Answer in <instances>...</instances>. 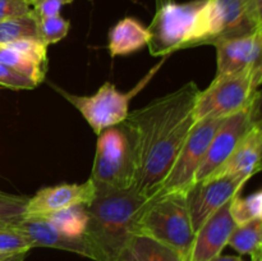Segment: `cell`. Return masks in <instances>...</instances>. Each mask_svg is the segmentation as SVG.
<instances>
[{
	"mask_svg": "<svg viewBox=\"0 0 262 261\" xmlns=\"http://www.w3.org/2000/svg\"><path fill=\"white\" fill-rule=\"evenodd\" d=\"M199 94V86L187 82L176 91L129 112L123 120L135 145V189L146 199L160 189L197 122L194 106Z\"/></svg>",
	"mask_w": 262,
	"mask_h": 261,
	"instance_id": "obj_1",
	"label": "cell"
},
{
	"mask_svg": "<svg viewBox=\"0 0 262 261\" xmlns=\"http://www.w3.org/2000/svg\"><path fill=\"white\" fill-rule=\"evenodd\" d=\"M146 201L135 188L96 186L95 197L86 206L89 223L83 234L95 261H115L136 234V217Z\"/></svg>",
	"mask_w": 262,
	"mask_h": 261,
	"instance_id": "obj_2",
	"label": "cell"
},
{
	"mask_svg": "<svg viewBox=\"0 0 262 261\" xmlns=\"http://www.w3.org/2000/svg\"><path fill=\"white\" fill-rule=\"evenodd\" d=\"M136 234H143L188 257L194 241L186 194H156L145 202L136 217Z\"/></svg>",
	"mask_w": 262,
	"mask_h": 261,
	"instance_id": "obj_3",
	"label": "cell"
},
{
	"mask_svg": "<svg viewBox=\"0 0 262 261\" xmlns=\"http://www.w3.org/2000/svg\"><path fill=\"white\" fill-rule=\"evenodd\" d=\"M262 66L215 76L209 87L200 90L194 106L196 120L223 119L246 109L260 100Z\"/></svg>",
	"mask_w": 262,
	"mask_h": 261,
	"instance_id": "obj_4",
	"label": "cell"
},
{
	"mask_svg": "<svg viewBox=\"0 0 262 261\" xmlns=\"http://www.w3.org/2000/svg\"><path fill=\"white\" fill-rule=\"evenodd\" d=\"M90 179L96 186L135 188V145L132 133L123 122L97 135L96 154Z\"/></svg>",
	"mask_w": 262,
	"mask_h": 261,
	"instance_id": "obj_5",
	"label": "cell"
},
{
	"mask_svg": "<svg viewBox=\"0 0 262 261\" xmlns=\"http://www.w3.org/2000/svg\"><path fill=\"white\" fill-rule=\"evenodd\" d=\"M205 0L166 3L158 8L147 30V46L154 56H165L177 50L188 49L192 41L194 20Z\"/></svg>",
	"mask_w": 262,
	"mask_h": 261,
	"instance_id": "obj_6",
	"label": "cell"
},
{
	"mask_svg": "<svg viewBox=\"0 0 262 261\" xmlns=\"http://www.w3.org/2000/svg\"><path fill=\"white\" fill-rule=\"evenodd\" d=\"M257 28L247 18L242 0H205L194 20L188 49L214 45L223 38L247 35Z\"/></svg>",
	"mask_w": 262,
	"mask_h": 261,
	"instance_id": "obj_7",
	"label": "cell"
},
{
	"mask_svg": "<svg viewBox=\"0 0 262 261\" xmlns=\"http://www.w3.org/2000/svg\"><path fill=\"white\" fill-rule=\"evenodd\" d=\"M154 72L145 78L142 83L129 92L119 91L112 82H105L94 95L90 96L69 94L59 87H55V90L81 113L82 117L91 125L92 130L99 135L106 128L120 124L128 117L130 99L145 86L148 78L152 77Z\"/></svg>",
	"mask_w": 262,
	"mask_h": 261,
	"instance_id": "obj_8",
	"label": "cell"
},
{
	"mask_svg": "<svg viewBox=\"0 0 262 261\" xmlns=\"http://www.w3.org/2000/svg\"><path fill=\"white\" fill-rule=\"evenodd\" d=\"M223 120L224 118H206L194 123L173 166L156 194L187 193V191L194 184L196 173L206 155L210 141Z\"/></svg>",
	"mask_w": 262,
	"mask_h": 261,
	"instance_id": "obj_9",
	"label": "cell"
},
{
	"mask_svg": "<svg viewBox=\"0 0 262 261\" xmlns=\"http://www.w3.org/2000/svg\"><path fill=\"white\" fill-rule=\"evenodd\" d=\"M258 110L260 100L246 109L224 118L210 141L206 155L196 173L194 183L209 179L225 163L241 140L250 132L251 128L260 123Z\"/></svg>",
	"mask_w": 262,
	"mask_h": 261,
	"instance_id": "obj_10",
	"label": "cell"
},
{
	"mask_svg": "<svg viewBox=\"0 0 262 261\" xmlns=\"http://www.w3.org/2000/svg\"><path fill=\"white\" fill-rule=\"evenodd\" d=\"M248 179L241 174H227L194 183L186 193L193 232L196 233L215 211L238 196Z\"/></svg>",
	"mask_w": 262,
	"mask_h": 261,
	"instance_id": "obj_11",
	"label": "cell"
},
{
	"mask_svg": "<svg viewBox=\"0 0 262 261\" xmlns=\"http://www.w3.org/2000/svg\"><path fill=\"white\" fill-rule=\"evenodd\" d=\"M96 193V186L91 179L83 183H63L38 189L35 196L28 197L26 216H45L67 207L83 205L89 206Z\"/></svg>",
	"mask_w": 262,
	"mask_h": 261,
	"instance_id": "obj_12",
	"label": "cell"
},
{
	"mask_svg": "<svg viewBox=\"0 0 262 261\" xmlns=\"http://www.w3.org/2000/svg\"><path fill=\"white\" fill-rule=\"evenodd\" d=\"M230 201L215 211L197 230L188 261H210L224 250L237 225L230 215Z\"/></svg>",
	"mask_w": 262,
	"mask_h": 261,
	"instance_id": "obj_13",
	"label": "cell"
},
{
	"mask_svg": "<svg viewBox=\"0 0 262 261\" xmlns=\"http://www.w3.org/2000/svg\"><path fill=\"white\" fill-rule=\"evenodd\" d=\"M216 49V76L261 64L262 28L247 35L223 38L214 44Z\"/></svg>",
	"mask_w": 262,
	"mask_h": 261,
	"instance_id": "obj_14",
	"label": "cell"
},
{
	"mask_svg": "<svg viewBox=\"0 0 262 261\" xmlns=\"http://www.w3.org/2000/svg\"><path fill=\"white\" fill-rule=\"evenodd\" d=\"M28 242L31 248L49 247L69 251L94 260V253L84 238H69L60 234L43 216H27L10 225Z\"/></svg>",
	"mask_w": 262,
	"mask_h": 261,
	"instance_id": "obj_15",
	"label": "cell"
},
{
	"mask_svg": "<svg viewBox=\"0 0 262 261\" xmlns=\"http://www.w3.org/2000/svg\"><path fill=\"white\" fill-rule=\"evenodd\" d=\"M261 154L262 129L261 123H257L241 140L225 163L210 178L227 174H241L251 178L261 170Z\"/></svg>",
	"mask_w": 262,
	"mask_h": 261,
	"instance_id": "obj_16",
	"label": "cell"
},
{
	"mask_svg": "<svg viewBox=\"0 0 262 261\" xmlns=\"http://www.w3.org/2000/svg\"><path fill=\"white\" fill-rule=\"evenodd\" d=\"M148 40L147 27L135 18L125 17L110 30L107 50L112 58L128 55L145 48Z\"/></svg>",
	"mask_w": 262,
	"mask_h": 261,
	"instance_id": "obj_17",
	"label": "cell"
},
{
	"mask_svg": "<svg viewBox=\"0 0 262 261\" xmlns=\"http://www.w3.org/2000/svg\"><path fill=\"white\" fill-rule=\"evenodd\" d=\"M181 252L143 234H135L115 261H187Z\"/></svg>",
	"mask_w": 262,
	"mask_h": 261,
	"instance_id": "obj_18",
	"label": "cell"
},
{
	"mask_svg": "<svg viewBox=\"0 0 262 261\" xmlns=\"http://www.w3.org/2000/svg\"><path fill=\"white\" fill-rule=\"evenodd\" d=\"M228 245L241 255H250L252 261H261L262 219L235 225Z\"/></svg>",
	"mask_w": 262,
	"mask_h": 261,
	"instance_id": "obj_19",
	"label": "cell"
},
{
	"mask_svg": "<svg viewBox=\"0 0 262 261\" xmlns=\"http://www.w3.org/2000/svg\"><path fill=\"white\" fill-rule=\"evenodd\" d=\"M46 220L58 230L60 234L69 238H82L86 232L89 215L86 206L76 205L59 211L45 215Z\"/></svg>",
	"mask_w": 262,
	"mask_h": 261,
	"instance_id": "obj_20",
	"label": "cell"
},
{
	"mask_svg": "<svg viewBox=\"0 0 262 261\" xmlns=\"http://www.w3.org/2000/svg\"><path fill=\"white\" fill-rule=\"evenodd\" d=\"M0 64L27 77L36 84H40L45 79L48 71V68L41 67L30 56L10 48L9 45H0Z\"/></svg>",
	"mask_w": 262,
	"mask_h": 261,
	"instance_id": "obj_21",
	"label": "cell"
},
{
	"mask_svg": "<svg viewBox=\"0 0 262 261\" xmlns=\"http://www.w3.org/2000/svg\"><path fill=\"white\" fill-rule=\"evenodd\" d=\"M25 38H37V20L32 13L0 20V45Z\"/></svg>",
	"mask_w": 262,
	"mask_h": 261,
	"instance_id": "obj_22",
	"label": "cell"
},
{
	"mask_svg": "<svg viewBox=\"0 0 262 261\" xmlns=\"http://www.w3.org/2000/svg\"><path fill=\"white\" fill-rule=\"evenodd\" d=\"M230 215L237 225L262 219V192L257 191L247 197L235 196L230 201Z\"/></svg>",
	"mask_w": 262,
	"mask_h": 261,
	"instance_id": "obj_23",
	"label": "cell"
},
{
	"mask_svg": "<svg viewBox=\"0 0 262 261\" xmlns=\"http://www.w3.org/2000/svg\"><path fill=\"white\" fill-rule=\"evenodd\" d=\"M28 197L0 191V225L10 227L26 216Z\"/></svg>",
	"mask_w": 262,
	"mask_h": 261,
	"instance_id": "obj_24",
	"label": "cell"
},
{
	"mask_svg": "<svg viewBox=\"0 0 262 261\" xmlns=\"http://www.w3.org/2000/svg\"><path fill=\"white\" fill-rule=\"evenodd\" d=\"M71 23L60 14L37 19V38L49 46L63 40L69 32Z\"/></svg>",
	"mask_w": 262,
	"mask_h": 261,
	"instance_id": "obj_25",
	"label": "cell"
},
{
	"mask_svg": "<svg viewBox=\"0 0 262 261\" xmlns=\"http://www.w3.org/2000/svg\"><path fill=\"white\" fill-rule=\"evenodd\" d=\"M31 246L27 241L12 227L0 228V253L15 255L20 252H28Z\"/></svg>",
	"mask_w": 262,
	"mask_h": 261,
	"instance_id": "obj_26",
	"label": "cell"
},
{
	"mask_svg": "<svg viewBox=\"0 0 262 261\" xmlns=\"http://www.w3.org/2000/svg\"><path fill=\"white\" fill-rule=\"evenodd\" d=\"M0 86L10 90H32L37 84L27 77L0 64Z\"/></svg>",
	"mask_w": 262,
	"mask_h": 261,
	"instance_id": "obj_27",
	"label": "cell"
},
{
	"mask_svg": "<svg viewBox=\"0 0 262 261\" xmlns=\"http://www.w3.org/2000/svg\"><path fill=\"white\" fill-rule=\"evenodd\" d=\"M73 0H35L31 3V13L36 20L41 18L53 17L60 13L61 8L66 4H71Z\"/></svg>",
	"mask_w": 262,
	"mask_h": 261,
	"instance_id": "obj_28",
	"label": "cell"
},
{
	"mask_svg": "<svg viewBox=\"0 0 262 261\" xmlns=\"http://www.w3.org/2000/svg\"><path fill=\"white\" fill-rule=\"evenodd\" d=\"M31 12L30 3L25 0H0V20L28 14Z\"/></svg>",
	"mask_w": 262,
	"mask_h": 261,
	"instance_id": "obj_29",
	"label": "cell"
},
{
	"mask_svg": "<svg viewBox=\"0 0 262 261\" xmlns=\"http://www.w3.org/2000/svg\"><path fill=\"white\" fill-rule=\"evenodd\" d=\"M242 3L250 22L256 27H262V0H242Z\"/></svg>",
	"mask_w": 262,
	"mask_h": 261,
	"instance_id": "obj_30",
	"label": "cell"
},
{
	"mask_svg": "<svg viewBox=\"0 0 262 261\" xmlns=\"http://www.w3.org/2000/svg\"><path fill=\"white\" fill-rule=\"evenodd\" d=\"M210 261H246L243 260L242 257H239V256H230V255H217L216 257H214L212 260Z\"/></svg>",
	"mask_w": 262,
	"mask_h": 261,
	"instance_id": "obj_31",
	"label": "cell"
},
{
	"mask_svg": "<svg viewBox=\"0 0 262 261\" xmlns=\"http://www.w3.org/2000/svg\"><path fill=\"white\" fill-rule=\"evenodd\" d=\"M27 255H28V252L15 253V255L10 256V257L5 258V260H3V261H26V258H27Z\"/></svg>",
	"mask_w": 262,
	"mask_h": 261,
	"instance_id": "obj_32",
	"label": "cell"
},
{
	"mask_svg": "<svg viewBox=\"0 0 262 261\" xmlns=\"http://www.w3.org/2000/svg\"><path fill=\"white\" fill-rule=\"evenodd\" d=\"M156 2H158V8H159V7H161V5L166 4V3L173 2V0H156Z\"/></svg>",
	"mask_w": 262,
	"mask_h": 261,
	"instance_id": "obj_33",
	"label": "cell"
},
{
	"mask_svg": "<svg viewBox=\"0 0 262 261\" xmlns=\"http://www.w3.org/2000/svg\"><path fill=\"white\" fill-rule=\"evenodd\" d=\"M10 256H13V255H7V253H0V261H3V260H5V258L10 257Z\"/></svg>",
	"mask_w": 262,
	"mask_h": 261,
	"instance_id": "obj_34",
	"label": "cell"
},
{
	"mask_svg": "<svg viewBox=\"0 0 262 261\" xmlns=\"http://www.w3.org/2000/svg\"><path fill=\"white\" fill-rule=\"evenodd\" d=\"M25 2H27V3H30V4H31V3H32V2H35V0H25Z\"/></svg>",
	"mask_w": 262,
	"mask_h": 261,
	"instance_id": "obj_35",
	"label": "cell"
},
{
	"mask_svg": "<svg viewBox=\"0 0 262 261\" xmlns=\"http://www.w3.org/2000/svg\"><path fill=\"white\" fill-rule=\"evenodd\" d=\"M0 228H4V225H0Z\"/></svg>",
	"mask_w": 262,
	"mask_h": 261,
	"instance_id": "obj_36",
	"label": "cell"
},
{
	"mask_svg": "<svg viewBox=\"0 0 262 261\" xmlns=\"http://www.w3.org/2000/svg\"><path fill=\"white\" fill-rule=\"evenodd\" d=\"M187 261H188V258H187Z\"/></svg>",
	"mask_w": 262,
	"mask_h": 261,
	"instance_id": "obj_37",
	"label": "cell"
}]
</instances>
